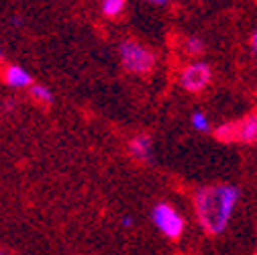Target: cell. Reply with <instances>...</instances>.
<instances>
[{
    "label": "cell",
    "mask_w": 257,
    "mask_h": 255,
    "mask_svg": "<svg viewBox=\"0 0 257 255\" xmlns=\"http://www.w3.org/2000/svg\"><path fill=\"white\" fill-rule=\"evenodd\" d=\"M241 198L239 188L233 184H212L196 190L194 210L200 227L208 235H220L229 227L237 202Z\"/></svg>",
    "instance_id": "obj_1"
},
{
    "label": "cell",
    "mask_w": 257,
    "mask_h": 255,
    "mask_svg": "<svg viewBox=\"0 0 257 255\" xmlns=\"http://www.w3.org/2000/svg\"><path fill=\"white\" fill-rule=\"evenodd\" d=\"M118 57H120V63L126 72L131 74H149L153 68H155V53L139 43V41H133V39H126L118 45Z\"/></svg>",
    "instance_id": "obj_2"
},
{
    "label": "cell",
    "mask_w": 257,
    "mask_h": 255,
    "mask_svg": "<svg viewBox=\"0 0 257 255\" xmlns=\"http://www.w3.org/2000/svg\"><path fill=\"white\" fill-rule=\"evenodd\" d=\"M151 218H153V225L155 229H159L164 237L176 241L182 237L184 233V216L172 206V204H166V202H159L153 206V212H151Z\"/></svg>",
    "instance_id": "obj_3"
},
{
    "label": "cell",
    "mask_w": 257,
    "mask_h": 255,
    "mask_svg": "<svg viewBox=\"0 0 257 255\" xmlns=\"http://www.w3.org/2000/svg\"><path fill=\"white\" fill-rule=\"evenodd\" d=\"M212 80L210 66L204 61H192L180 72V86L186 92H202Z\"/></svg>",
    "instance_id": "obj_4"
},
{
    "label": "cell",
    "mask_w": 257,
    "mask_h": 255,
    "mask_svg": "<svg viewBox=\"0 0 257 255\" xmlns=\"http://www.w3.org/2000/svg\"><path fill=\"white\" fill-rule=\"evenodd\" d=\"M237 141L257 143V112H249L237 122Z\"/></svg>",
    "instance_id": "obj_5"
},
{
    "label": "cell",
    "mask_w": 257,
    "mask_h": 255,
    "mask_svg": "<svg viewBox=\"0 0 257 255\" xmlns=\"http://www.w3.org/2000/svg\"><path fill=\"white\" fill-rule=\"evenodd\" d=\"M151 149H153V143H151L149 135H137L128 141V151H131V155L137 159V162H149Z\"/></svg>",
    "instance_id": "obj_6"
},
{
    "label": "cell",
    "mask_w": 257,
    "mask_h": 255,
    "mask_svg": "<svg viewBox=\"0 0 257 255\" xmlns=\"http://www.w3.org/2000/svg\"><path fill=\"white\" fill-rule=\"evenodd\" d=\"M5 82L11 88H29L33 84V76H31L27 70H23L21 66H9L5 70Z\"/></svg>",
    "instance_id": "obj_7"
},
{
    "label": "cell",
    "mask_w": 257,
    "mask_h": 255,
    "mask_svg": "<svg viewBox=\"0 0 257 255\" xmlns=\"http://www.w3.org/2000/svg\"><path fill=\"white\" fill-rule=\"evenodd\" d=\"M29 90H31V96H33L37 102H41V104H51L53 102V92L47 86H43V84H31Z\"/></svg>",
    "instance_id": "obj_8"
},
{
    "label": "cell",
    "mask_w": 257,
    "mask_h": 255,
    "mask_svg": "<svg viewBox=\"0 0 257 255\" xmlns=\"http://www.w3.org/2000/svg\"><path fill=\"white\" fill-rule=\"evenodd\" d=\"M214 135H216L218 141H224V143H233V141H237V122L220 124L218 129L214 131Z\"/></svg>",
    "instance_id": "obj_9"
},
{
    "label": "cell",
    "mask_w": 257,
    "mask_h": 255,
    "mask_svg": "<svg viewBox=\"0 0 257 255\" xmlns=\"http://www.w3.org/2000/svg\"><path fill=\"white\" fill-rule=\"evenodd\" d=\"M124 7H126V0H102V13L104 17H110V19L122 15Z\"/></svg>",
    "instance_id": "obj_10"
},
{
    "label": "cell",
    "mask_w": 257,
    "mask_h": 255,
    "mask_svg": "<svg viewBox=\"0 0 257 255\" xmlns=\"http://www.w3.org/2000/svg\"><path fill=\"white\" fill-rule=\"evenodd\" d=\"M182 49H184L186 55L196 57V55H200V53L204 51V41H202L200 37H188V39L182 43Z\"/></svg>",
    "instance_id": "obj_11"
},
{
    "label": "cell",
    "mask_w": 257,
    "mask_h": 255,
    "mask_svg": "<svg viewBox=\"0 0 257 255\" xmlns=\"http://www.w3.org/2000/svg\"><path fill=\"white\" fill-rule=\"evenodd\" d=\"M190 122H192V126H194L196 131H200V133H208V131H210V120H208V116H206L204 112H200V110L192 112Z\"/></svg>",
    "instance_id": "obj_12"
},
{
    "label": "cell",
    "mask_w": 257,
    "mask_h": 255,
    "mask_svg": "<svg viewBox=\"0 0 257 255\" xmlns=\"http://www.w3.org/2000/svg\"><path fill=\"white\" fill-rule=\"evenodd\" d=\"M145 3L155 5V7H164V5H168V3H170V0H145Z\"/></svg>",
    "instance_id": "obj_13"
},
{
    "label": "cell",
    "mask_w": 257,
    "mask_h": 255,
    "mask_svg": "<svg viewBox=\"0 0 257 255\" xmlns=\"http://www.w3.org/2000/svg\"><path fill=\"white\" fill-rule=\"evenodd\" d=\"M251 49L257 51V29L253 31V35H251Z\"/></svg>",
    "instance_id": "obj_14"
},
{
    "label": "cell",
    "mask_w": 257,
    "mask_h": 255,
    "mask_svg": "<svg viewBox=\"0 0 257 255\" xmlns=\"http://www.w3.org/2000/svg\"><path fill=\"white\" fill-rule=\"evenodd\" d=\"M133 222H135V220H133L131 216H124V218H122V227H133Z\"/></svg>",
    "instance_id": "obj_15"
},
{
    "label": "cell",
    "mask_w": 257,
    "mask_h": 255,
    "mask_svg": "<svg viewBox=\"0 0 257 255\" xmlns=\"http://www.w3.org/2000/svg\"><path fill=\"white\" fill-rule=\"evenodd\" d=\"M0 61H3V51H0Z\"/></svg>",
    "instance_id": "obj_16"
}]
</instances>
